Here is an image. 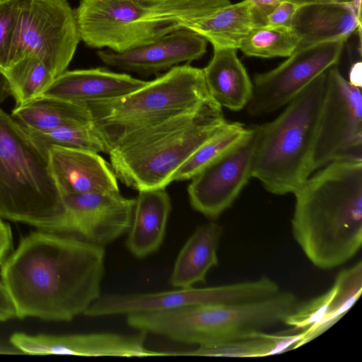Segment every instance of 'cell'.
Returning <instances> with one entry per match:
<instances>
[{
  "instance_id": "cell-1",
  "label": "cell",
  "mask_w": 362,
  "mask_h": 362,
  "mask_svg": "<svg viewBox=\"0 0 362 362\" xmlns=\"http://www.w3.org/2000/svg\"><path fill=\"white\" fill-rule=\"evenodd\" d=\"M104 246L38 229L1 263V283L16 317L69 322L100 296Z\"/></svg>"
},
{
  "instance_id": "cell-2",
  "label": "cell",
  "mask_w": 362,
  "mask_h": 362,
  "mask_svg": "<svg viewBox=\"0 0 362 362\" xmlns=\"http://www.w3.org/2000/svg\"><path fill=\"white\" fill-rule=\"evenodd\" d=\"M315 172L293 194L292 233L315 267L331 269L361 247L362 161H334Z\"/></svg>"
},
{
  "instance_id": "cell-3",
  "label": "cell",
  "mask_w": 362,
  "mask_h": 362,
  "mask_svg": "<svg viewBox=\"0 0 362 362\" xmlns=\"http://www.w3.org/2000/svg\"><path fill=\"white\" fill-rule=\"evenodd\" d=\"M228 121L211 98L192 111L129 133L110 148L118 180L138 191L165 188L190 156Z\"/></svg>"
},
{
  "instance_id": "cell-4",
  "label": "cell",
  "mask_w": 362,
  "mask_h": 362,
  "mask_svg": "<svg viewBox=\"0 0 362 362\" xmlns=\"http://www.w3.org/2000/svg\"><path fill=\"white\" fill-rule=\"evenodd\" d=\"M326 72L300 91L273 121L255 126L252 177L277 195L294 194L310 165L326 90Z\"/></svg>"
},
{
  "instance_id": "cell-5",
  "label": "cell",
  "mask_w": 362,
  "mask_h": 362,
  "mask_svg": "<svg viewBox=\"0 0 362 362\" xmlns=\"http://www.w3.org/2000/svg\"><path fill=\"white\" fill-rule=\"evenodd\" d=\"M229 0H81L75 10L87 46L123 52L150 43Z\"/></svg>"
},
{
  "instance_id": "cell-6",
  "label": "cell",
  "mask_w": 362,
  "mask_h": 362,
  "mask_svg": "<svg viewBox=\"0 0 362 362\" xmlns=\"http://www.w3.org/2000/svg\"><path fill=\"white\" fill-rule=\"evenodd\" d=\"M64 212L48 150L0 108V218L50 232Z\"/></svg>"
},
{
  "instance_id": "cell-7",
  "label": "cell",
  "mask_w": 362,
  "mask_h": 362,
  "mask_svg": "<svg viewBox=\"0 0 362 362\" xmlns=\"http://www.w3.org/2000/svg\"><path fill=\"white\" fill-rule=\"evenodd\" d=\"M299 303L293 292L281 290L268 298L246 303L197 305L130 314L127 322L140 332L201 346L249 336L284 324Z\"/></svg>"
},
{
  "instance_id": "cell-8",
  "label": "cell",
  "mask_w": 362,
  "mask_h": 362,
  "mask_svg": "<svg viewBox=\"0 0 362 362\" xmlns=\"http://www.w3.org/2000/svg\"><path fill=\"white\" fill-rule=\"evenodd\" d=\"M209 98L203 69L186 64L128 95L85 105L109 153L127 134L192 111Z\"/></svg>"
},
{
  "instance_id": "cell-9",
  "label": "cell",
  "mask_w": 362,
  "mask_h": 362,
  "mask_svg": "<svg viewBox=\"0 0 362 362\" xmlns=\"http://www.w3.org/2000/svg\"><path fill=\"white\" fill-rule=\"evenodd\" d=\"M338 160L362 161L361 89L334 66L326 72V90L310 160L311 175Z\"/></svg>"
},
{
  "instance_id": "cell-10",
  "label": "cell",
  "mask_w": 362,
  "mask_h": 362,
  "mask_svg": "<svg viewBox=\"0 0 362 362\" xmlns=\"http://www.w3.org/2000/svg\"><path fill=\"white\" fill-rule=\"evenodd\" d=\"M281 291L279 285L264 276L257 279L206 288L177 289L146 293L100 296L84 315L102 317L174 310L204 304H231L258 300Z\"/></svg>"
},
{
  "instance_id": "cell-11",
  "label": "cell",
  "mask_w": 362,
  "mask_h": 362,
  "mask_svg": "<svg viewBox=\"0 0 362 362\" xmlns=\"http://www.w3.org/2000/svg\"><path fill=\"white\" fill-rule=\"evenodd\" d=\"M80 40L75 10L66 0H20L15 62L34 54L56 78L66 71Z\"/></svg>"
},
{
  "instance_id": "cell-12",
  "label": "cell",
  "mask_w": 362,
  "mask_h": 362,
  "mask_svg": "<svg viewBox=\"0 0 362 362\" xmlns=\"http://www.w3.org/2000/svg\"><path fill=\"white\" fill-rule=\"evenodd\" d=\"M345 42L327 41L298 49L274 69L256 74L247 112L257 116L287 105L317 76L337 64Z\"/></svg>"
},
{
  "instance_id": "cell-13",
  "label": "cell",
  "mask_w": 362,
  "mask_h": 362,
  "mask_svg": "<svg viewBox=\"0 0 362 362\" xmlns=\"http://www.w3.org/2000/svg\"><path fill=\"white\" fill-rule=\"evenodd\" d=\"M64 212L50 232L78 236L104 246L128 232L135 199L119 193L62 197Z\"/></svg>"
},
{
  "instance_id": "cell-14",
  "label": "cell",
  "mask_w": 362,
  "mask_h": 362,
  "mask_svg": "<svg viewBox=\"0 0 362 362\" xmlns=\"http://www.w3.org/2000/svg\"><path fill=\"white\" fill-rule=\"evenodd\" d=\"M255 127L235 148L194 176L187 187L192 207L210 219L231 207L252 177Z\"/></svg>"
},
{
  "instance_id": "cell-15",
  "label": "cell",
  "mask_w": 362,
  "mask_h": 362,
  "mask_svg": "<svg viewBox=\"0 0 362 362\" xmlns=\"http://www.w3.org/2000/svg\"><path fill=\"white\" fill-rule=\"evenodd\" d=\"M145 332L136 335L115 333L30 335L13 334L9 342L22 354H66L81 356L146 357L171 356L145 346Z\"/></svg>"
},
{
  "instance_id": "cell-16",
  "label": "cell",
  "mask_w": 362,
  "mask_h": 362,
  "mask_svg": "<svg viewBox=\"0 0 362 362\" xmlns=\"http://www.w3.org/2000/svg\"><path fill=\"white\" fill-rule=\"evenodd\" d=\"M206 49L207 41L202 36L180 28L144 45L119 52L100 50L97 55L105 64L117 69L152 74L197 60Z\"/></svg>"
},
{
  "instance_id": "cell-17",
  "label": "cell",
  "mask_w": 362,
  "mask_h": 362,
  "mask_svg": "<svg viewBox=\"0 0 362 362\" xmlns=\"http://www.w3.org/2000/svg\"><path fill=\"white\" fill-rule=\"evenodd\" d=\"M362 292V262L340 271L332 287L323 294L300 303L284 324L303 334L297 348L317 337L339 321Z\"/></svg>"
},
{
  "instance_id": "cell-18",
  "label": "cell",
  "mask_w": 362,
  "mask_h": 362,
  "mask_svg": "<svg viewBox=\"0 0 362 362\" xmlns=\"http://www.w3.org/2000/svg\"><path fill=\"white\" fill-rule=\"evenodd\" d=\"M52 175L62 197L119 193L117 178L98 153L53 146L48 148Z\"/></svg>"
},
{
  "instance_id": "cell-19",
  "label": "cell",
  "mask_w": 362,
  "mask_h": 362,
  "mask_svg": "<svg viewBox=\"0 0 362 362\" xmlns=\"http://www.w3.org/2000/svg\"><path fill=\"white\" fill-rule=\"evenodd\" d=\"M291 29L298 49L315 44L344 40L361 28V13L351 1H323L300 5Z\"/></svg>"
},
{
  "instance_id": "cell-20",
  "label": "cell",
  "mask_w": 362,
  "mask_h": 362,
  "mask_svg": "<svg viewBox=\"0 0 362 362\" xmlns=\"http://www.w3.org/2000/svg\"><path fill=\"white\" fill-rule=\"evenodd\" d=\"M147 82L101 68L65 71L54 79L42 95L86 104L124 96Z\"/></svg>"
},
{
  "instance_id": "cell-21",
  "label": "cell",
  "mask_w": 362,
  "mask_h": 362,
  "mask_svg": "<svg viewBox=\"0 0 362 362\" xmlns=\"http://www.w3.org/2000/svg\"><path fill=\"white\" fill-rule=\"evenodd\" d=\"M172 209L165 188L139 190L126 245L137 258L156 252L161 246Z\"/></svg>"
},
{
  "instance_id": "cell-22",
  "label": "cell",
  "mask_w": 362,
  "mask_h": 362,
  "mask_svg": "<svg viewBox=\"0 0 362 362\" xmlns=\"http://www.w3.org/2000/svg\"><path fill=\"white\" fill-rule=\"evenodd\" d=\"M235 48H214L203 74L210 97L221 107L239 111L246 107L252 82Z\"/></svg>"
},
{
  "instance_id": "cell-23",
  "label": "cell",
  "mask_w": 362,
  "mask_h": 362,
  "mask_svg": "<svg viewBox=\"0 0 362 362\" xmlns=\"http://www.w3.org/2000/svg\"><path fill=\"white\" fill-rule=\"evenodd\" d=\"M222 227L215 221L199 226L186 241L175 260L170 284L175 288L204 283L208 272L218 264Z\"/></svg>"
},
{
  "instance_id": "cell-24",
  "label": "cell",
  "mask_w": 362,
  "mask_h": 362,
  "mask_svg": "<svg viewBox=\"0 0 362 362\" xmlns=\"http://www.w3.org/2000/svg\"><path fill=\"white\" fill-rule=\"evenodd\" d=\"M262 25L246 0L222 6L187 23L184 28L202 36L214 48L238 49L242 40L255 28Z\"/></svg>"
},
{
  "instance_id": "cell-25",
  "label": "cell",
  "mask_w": 362,
  "mask_h": 362,
  "mask_svg": "<svg viewBox=\"0 0 362 362\" xmlns=\"http://www.w3.org/2000/svg\"><path fill=\"white\" fill-rule=\"evenodd\" d=\"M11 117L28 132H44L62 126L93 123L89 107L56 98L41 95L16 106Z\"/></svg>"
},
{
  "instance_id": "cell-26",
  "label": "cell",
  "mask_w": 362,
  "mask_h": 362,
  "mask_svg": "<svg viewBox=\"0 0 362 362\" xmlns=\"http://www.w3.org/2000/svg\"><path fill=\"white\" fill-rule=\"evenodd\" d=\"M303 334H268L260 332L227 341L197 346L193 350L172 352L173 356L256 358L279 354L296 349Z\"/></svg>"
},
{
  "instance_id": "cell-27",
  "label": "cell",
  "mask_w": 362,
  "mask_h": 362,
  "mask_svg": "<svg viewBox=\"0 0 362 362\" xmlns=\"http://www.w3.org/2000/svg\"><path fill=\"white\" fill-rule=\"evenodd\" d=\"M240 122H227L202 144L173 176V181L192 179L209 164L238 145L250 133Z\"/></svg>"
},
{
  "instance_id": "cell-28",
  "label": "cell",
  "mask_w": 362,
  "mask_h": 362,
  "mask_svg": "<svg viewBox=\"0 0 362 362\" xmlns=\"http://www.w3.org/2000/svg\"><path fill=\"white\" fill-rule=\"evenodd\" d=\"M16 106L23 105L41 96L54 76L35 54H25L4 71Z\"/></svg>"
},
{
  "instance_id": "cell-29",
  "label": "cell",
  "mask_w": 362,
  "mask_h": 362,
  "mask_svg": "<svg viewBox=\"0 0 362 362\" xmlns=\"http://www.w3.org/2000/svg\"><path fill=\"white\" fill-rule=\"evenodd\" d=\"M298 48V39L290 27L259 25L242 40L238 49L248 57H288Z\"/></svg>"
},
{
  "instance_id": "cell-30",
  "label": "cell",
  "mask_w": 362,
  "mask_h": 362,
  "mask_svg": "<svg viewBox=\"0 0 362 362\" xmlns=\"http://www.w3.org/2000/svg\"><path fill=\"white\" fill-rule=\"evenodd\" d=\"M28 132V131H27ZM46 149L53 146L108 153L94 124L67 125L44 132H28Z\"/></svg>"
},
{
  "instance_id": "cell-31",
  "label": "cell",
  "mask_w": 362,
  "mask_h": 362,
  "mask_svg": "<svg viewBox=\"0 0 362 362\" xmlns=\"http://www.w3.org/2000/svg\"><path fill=\"white\" fill-rule=\"evenodd\" d=\"M20 22V0H0V69L16 60Z\"/></svg>"
},
{
  "instance_id": "cell-32",
  "label": "cell",
  "mask_w": 362,
  "mask_h": 362,
  "mask_svg": "<svg viewBox=\"0 0 362 362\" xmlns=\"http://www.w3.org/2000/svg\"><path fill=\"white\" fill-rule=\"evenodd\" d=\"M299 6L292 1L284 0L267 16L265 25L290 27Z\"/></svg>"
},
{
  "instance_id": "cell-33",
  "label": "cell",
  "mask_w": 362,
  "mask_h": 362,
  "mask_svg": "<svg viewBox=\"0 0 362 362\" xmlns=\"http://www.w3.org/2000/svg\"><path fill=\"white\" fill-rule=\"evenodd\" d=\"M252 6L255 13L263 25L267 16L284 0H246Z\"/></svg>"
},
{
  "instance_id": "cell-34",
  "label": "cell",
  "mask_w": 362,
  "mask_h": 362,
  "mask_svg": "<svg viewBox=\"0 0 362 362\" xmlns=\"http://www.w3.org/2000/svg\"><path fill=\"white\" fill-rule=\"evenodd\" d=\"M15 317L16 311L12 300L4 286L0 282V322Z\"/></svg>"
},
{
  "instance_id": "cell-35",
  "label": "cell",
  "mask_w": 362,
  "mask_h": 362,
  "mask_svg": "<svg viewBox=\"0 0 362 362\" xmlns=\"http://www.w3.org/2000/svg\"><path fill=\"white\" fill-rule=\"evenodd\" d=\"M12 239V232L10 226L0 218V264H1L10 252Z\"/></svg>"
},
{
  "instance_id": "cell-36",
  "label": "cell",
  "mask_w": 362,
  "mask_h": 362,
  "mask_svg": "<svg viewBox=\"0 0 362 362\" xmlns=\"http://www.w3.org/2000/svg\"><path fill=\"white\" fill-rule=\"evenodd\" d=\"M352 86L362 88V62L361 59L354 62L349 69V81Z\"/></svg>"
},
{
  "instance_id": "cell-37",
  "label": "cell",
  "mask_w": 362,
  "mask_h": 362,
  "mask_svg": "<svg viewBox=\"0 0 362 362\" xmlns=\"http://www.w3.org/2000/svg\"><path fill=\"white\" fill-rule=\"evenodd\" d=\"M12 96L11 89L4 71L0 69V103Z\"/></svg>"
},
{
  "instance_id": "cell-38",
  "label": "cell",
  "mask_w": 362,
  "mask_h": 362,
  "mask_svg": "<svg viewBox=\"0 0 362 362\" xmlns=\"http://www.w3.org/2000/svg\"><path fill=\"white\" fill-rule=\"evenodd\" d=\"M0 354H22V353L10 342L6 344L0 341Z\"/></svg>"
},
{
  "instance_id": "cell-39",
  "label": "cell",
  "mask_w": 362,
  "mask_h": 362,
  "mask_svg": "<svg viewBox=\"0 0 362 362\" xmlns=\"http://www.w3.org/2000/svg\"><path fill=\"white\" fill-rule=\"evenodd\" d=\"M290 1H292L298 5L313 3V2H323V1H337V2L351 1V0H290Z\"/></svg>"
},
{
  "instance_id": "cell-40",
  "label": "cell",
  "mask_w": 362,
  "mask_h": 362,
  "mask_svg": "<svg viewBox=\"0 0 362 362\" xmlns=\"http://www.w3.org/2000/svg\"><path fill=\"white\" fill-rule=\"evenodd\" d=\"M351 1L358 11L361 13V0H351Z\"/></svg>"
}]
</instances>
